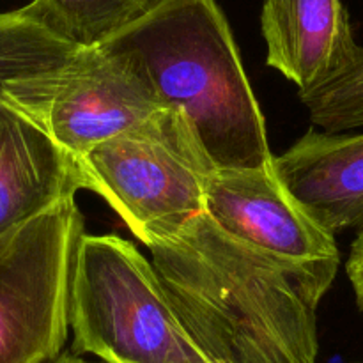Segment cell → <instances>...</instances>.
I'll return each mask as SVG.
<instances>
[{"mask_svg": "<svg viewBox=\"0 0 363 363\" xmlns=\"http://www.w3.org/2000/svg\"><path fill=\"white\" fill-rule=\"evenodd\" d=\"M147 248L174 311L211 363L318 360V307L339 264L269 255L206 211Z\"/></svg>", "mask_w": 363, "mask_h": 363, "instance_id": "1", "label": "cell"}, {"mask_svg": "<svg viewBox=\"0 0 363 363\" xmlns=\"http://www.w3.org/2000/svg\"><path fill=\"white\" fill-rule=\"evenodd\" d=\"M103 50L183 113L218 169L273 165L266 121L216 0H156Z\"/></svg>", "mask_w": 363, "mask_h": 363, "instance_id": "2", "label": "cell"}, {"mask_svg": "<svg viewBox=\"0 0 363 363\" xmlns=\"http://www.w3.org/2000/svg\"><path fill=\"white\" fill-rule=\"evenodd\" d=\"M74 354L105 363H211L184 330L151 261L113 234H84L69 286Z\"/></svg>", "mask_w": 363, "mask_h": 363, "instance_id": "3", "label": "cell"}, {"mask_svg": "<svg viewBox=\"0 0 363 363\" xmlns=\"http://www.w3.org/2000/svg\"><path fill=\"white\" fill-rule=\"evenodd\" d=\"M82 188L98 194L147 247L204 213L218 167L176 108L156 110L78 162Z\"/></svg>", "mask_w": 363, "mask_h": 363, "instance_id": "4", "label": "cell"}, {"mask_svg": "<svg viewBox=\"0 0 363 363\" xmlns=\"http://www.w3.org/2000/svg\"><path fill=\"white\" fill-rule=\"evenodd\" d=\"M84 218L74 199L0 238V363H50L69 333V286Z\"/></svg>", "mask_w": 363, "mask_h": 363, "instance_id": "5", "label": "cell"}, {"mask_svg": "<svg viewBox=\"0 0 363 363\" xmlns=\"http://www.w3.org/2000/svg\"><path fill=\"white\" fill-rule=\"evenodd\" d=\"M2 103L77 162L165 108L140 77L101 46L78 48L59 66L7 82Z\"/></svg>", "mask_w": 363, "mask_h": 363, "instance_id": "6", "label": "cell"}, {"mask_svg": "<svg viewBox=\"0 0 363 363\" xmlns=\"http://www.w3.org/2000/svg\"><path fill=\"white\" fill-rule=\"evenodd\" d=\"M204 211L227 234L269 255L305 264H340L335 236L284 186L275 163L259 169H216Z\"/></svg>", "mask_w": 363, "mask_h": 363, "instance_id": "7", "label": "cell"}, {"mask_svg": "<svg viewBox=\"0 0 363 363\" xmlns=\"http://www.w3.org/2000/svg\"><path fill=\"white\" fill-rule=\"evenodd\" d=\"M273 163L284 186L323 229L333 236L363 234V133L311 130Z\"/></svg>", "mask_w": 363, "mask_h": 363, "instance_id": "8", "label": "cell"}, {"mask_svg": "<svg viewBox=\"0 0 363 363\" xmlns=\"http://www.w3.org/2000/svg\"><path fill=\"white\" fill-rule=\"evenodd\" d=\"M82 188L80 167L41 128L0 110V238L45 215Z\"/></svg>", "mask_w": 363, "mask_h": 363, "instance_id": "9", "label": "cell"}, {"mask_svg": "<svg viewBox=\"0 0 363 363\" xmlns=\"http://www.w3.org/2000/svg\"><path fill=\"white\" fill-rule=\"evenodd\" d=\"M266 62L308 91L342 69L360 45L342 0H264Z\"/></svg>", "mask_w": 363, "mask_h": 363, "instance_id": "10", "label": "cell"}, {"mask_svg": "<svg viewBox=\"0 0 363 363\" xmlns=\"http://www.w3.org/2000/svg\"><path fill=\"white\" fill-rule=\"evenodd\" d=\"M78 48L53 32L30 4L0 13V110L7 82L59 66Z\"/></svg>", "mask_w": 363, "mask_h": 363, "instance_id": "11", "label": "cell"}, {"mask_svg": "<svg viewBox=\"0 0 363 363\" xmlns=\"http://www.w3.org/2000/svg\"><path fill=\"white\" fill-rule=\"evenodd\" d=\"M156 0H32L30 6L66 41L92 48L144 16Z\"/></svg>", "mask_w": 363, "mask_h": 363, "instance_id": "12", "label": "cell"}, {"mask_svg": "<svg viewBox=\"0 0 363 363\" xmlns=\"http://www.w3.org/2000/svg\"><path fill=\"white\" fill-rule=\"evenodd\" d=\"M311 121L326 133H342L363 126V46L328 80L298 92Z\"/></svg>", "mask_w": 363, "mask_h": 363, "instance_id": "13", "label": "cell"}, {"mask_svg": "<svg viewBox=\"0 0 363 363\" xmlns=\"http://www.w3.org/2000/svg\"><path fill=\"white\" fill-rule=\"evenodd\" d=\"M346 272L350 277L351 287L354 291V300H357L358 308L363 312V234H358L354 243L351 245Z\"/></svg>", "mask_w": 363, "mask_h": 363, "instance_id": "14", "label": "cell"}, {"mask_svg": "<svg viewBox=\"0 0 363 363\" xmlns=\"http://www.w3.org/2000/svg\"><path fill=\"white\" fill-rule=\"evenodd\" d=\"M50 363H92L89 360H85L84 357L80 354H74V353H62L60 357H57L55 360L50 362Z\"/></svg>", "mask_w": 363, "mask_h": 363, "instance_id": "15", "label": "cell"}]
</instances>
